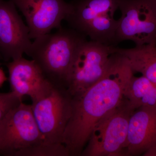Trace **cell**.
Here are the masks:
<instances>
[{"label":"cell","mask_w":156,"mask_h":156,"mask_svg":"<svg viewBox=\"0 0 156 156\" xmlns=\"http://www.w3.org/2000/svg\"><path fill=\"white\" fill-rule=\"evenodd\" d=\"M133 73L126 58L114 52L102 77L83 93L72 97L62 137L70 156H81L96 124L124 99Z\"/></svg>","instance_id":"cell-1"},{"label":"cell","mask_w":156,"mask_h":156,"mask_svg":"<svg viewBox=\"0 0 156 156\" xmlns=\"http://www.w3.org/2000/svg\"><path fill=\"white\" fill-rule=\"evenodd\" d=\"M87 40L86 36L75 30L61 27L54 33L34 39L26 54L35 62L54 87L66 90L73 61Z\"/></svg>","instance_id":"cell-2"},{"label":"cell","mask_w":156,"mask_h":156,"mask_svg":"<svg viewBox=\"0 0 156 156\" xmlns=\"http://www.w3.org/2000/svg\"><path fill=\"white\" fill-rule=\"evenodd\" d=\"M121 0H79L65 20L71 28L91 41L109 44L114 39L118 20L115 13Z\"/></svg>","instance_id":"cell-3"},{"label":"cell","mask_w":156,"mask_h":156,"mask_svg":"<svg viewBox=\"0 0 156 156\" xmlns=\"http://www.w3.org/2000/svg\"><path fill=\"white\" fill-rule=\"evenodd\" d=\"M134 111L124 98L95 125L81 156H123L129 119Z\"/></svg>","instance_id":"cell-4"},{"label":"cell","mask_w":156,"mask_h":156,"mask_svg":"<svg viewBox=\"0 0 156 156\" xmlns=\"http://www.w3.org/2000/svg\"><path fill=\"white\" fill-rule=\"evenodd\" d=\"M113 47L87 40L81 45L68 77L66 90L72 97L83 93L102 77L114 53Z\"/></svg>","instance_id":"cell-5"},{"label":"cell","mask_w":156,"mask_h":156,"mask_svg":"<svg viewBox=\"0 0 156 156\" xmlns=\"http://www.w3.org/2000/svg\"><path fill=\"white\" fill-rule=\"evenodd\" d=\"M114 45L130 41L135 46L156 42V0H121Z\"/></svg>","instance_id":"cell-6"},{"label":"cell","mask_w":156,"mask_h":156,"mask_svg":"<svg viewBox=\"0 0 156 156\" xmlns=\"http://www.w3.org/2000/svg\"><path fill=\"white\" fill-rule=\"evenodd\" d=\"M43 142L31 105L21 102L0 123V154L19 156Z\"/></svg>","instance_id":"cell-7"},{"label":"cell","mask_w":156,"mask_h":156,"mask_svg":"<svg viewBox=\"0 0 156 156\" xmlns=\"http://www.w3.org/2000/svg\"><path fill=\"white\" fill-rule=\"evenodd\" d=\"M72 99L66 89L54 88L48 96L32 103V110L43 142L63 144V133L71 111Z\"/></svg>","instance_id":"cell-8"},{"label":"cell","mask_w":156,"mask_h":156,"mask_svg":"<svg viewBox=\"0 0 156 156\" xmlns=\"http://www.w3.org/2000/svg\"><path fill=\"white\" fill-rule=\"evenodd\" d=\"M25 17L31 39L61 27L72 9L64 0H11Z\"/></svg>","instance_id":"cell-9"},{"label":"cell","mask_w":156,"mask_h":156,"mask_svg":"<svg viewBox=\"0 0 156 156\" xmlns=\"http://www.w3.org/2000/svg\"><path fill=\"white\" fill-rule=\"evenodd\" d=\"M11 0H0V53L5 60L23 57L32 42L25 25Z\"/></svg>","instance_id":"cell-10"},{"label":"cell","mask_w":156,"mask_h":156,"mask_svg":"<svg viewBox=\"0 0 156 156\" xmlns=\"http://www.w3.org/2000/svg\"><path fill=\"white\" fill-rule=\"evenodd\" d=\"M7 66L11 91L22 98L29 96L32 103L48 96L55 88L32 59L20 57L11 60Z\"/></svg>","instance_id":"cell-11"},{"label":"cell","mask_w":156,"mask_h":156,"mask_svg":"<svg viewBox=\"0 0 156 156\" xmlns=\"http://www.w3.org/2000/svg\"><path fill=\"white\" fill-rule=\"evenodd\" d=\"M156 145V108L141 107L132 113L123 156L143 154Z\"/></svg>","instance_id":"cell-12"},{"label":"cell","mask_w":156,"mask_h":156,"mask_svg":"<svg viewBox=\"0 0 156 156\" xmlns=\"http://www.w3.org/2000/svg\"><path fill=\"white\" fill-rule=\"evenodd\" d=\"M113 50L126 58L133 73H140L156 83V42L129 49L114 46Z\"/></svg>","instance_id":"cell-13"},{"label":"cell","mask_w":156,"mask_h":156,"mask_svg":"<svg viewBox=\"0 0 156 156\" xmlns=\"http://www.w3.org/2000/svg\"><path fill=\"white\" fill-rule=\"evenodd\" d=\"M133 110L141 107L156 108V83L144 76H133L124 95Z\"/></svg>","instance_id":"cell-14"},{"label":"cell","mask_w":156,"mask_h":156,"mask_svg":"<svg viewBox=\"0 0 156 156\" xmlns=\"http://www.w3.org/2000/svg\"><path fill=\"white\" fill-rule=\"evenodd\" d=\"M63 144H48L42 142L22 152L19 156H69Z\"/></svg>","instance_id":"cell-15"},{"label":"cell","mask_w":156,"mask_h":156,"mask_svg":"<svg viewBox=\"0 0 156 156\" xmlns=\"http://www.w3.org/2000/svg\"><path fill=\"white\" fill-rule=\"evenodd\" d=\"M22 98L14 92H0V123L11 110L22 102Z\"/></svg>","instance_id":"cell-16"},{"label":"cell","mask_w":156,"mask_h":156,"mask_svg":"<svg viewBox=\"0 0 156 156\" xmlns=\"http://www.w3.org/2000/svg\"><path fill=\"white\" fill-rule=\"evenodd\" d=\"M144 156H156V145L150 148L143 154Z\"/></svg>","instance_id":"cell-17"},{"label":"cell","mask_w":156,"mask_h":156,"mask_svg":"<svg viewBox=\"0 0 156 156\" xmlns=\"http://www.w3.org/2000/svg\"><path fill=\"white\" fill-rule=\"evenodd\" d=\"M7 77L6 76L5 73L3 70L0 68V88L2 86L3 84L7 80Z\"/></svg>","instance_id":"cell-18"},{"label":"cell","mask_w":156,"mask_h":156,"mask_svg":"<svg viewBox=\"0 0 156 156\" xmlns=\"http://www.w3.org/2000/svg\"><path fill=\"white\" fill-rule=\"evenodd\" d=\"M2 57V56H1V53H0V57Z\"/></svg>","instance_id":"cell-19"},{"label":"cell","mask_w":156,"mask_h":156,"mask_svg":"<svg viewBox=\"0 0 156 156\" xmlns=\"http://www.w3.org/2000/svg\"><path fill=\"white\" fill-rule=\"evenodd\" d=\"M0 65H1V63H0Z\"/></svg>","instance_id":"cell-20"}]
</instances>
